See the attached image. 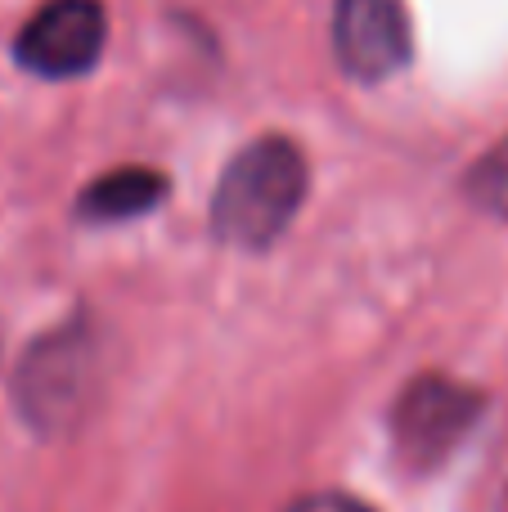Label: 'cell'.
I'll list each match as a JSON object with an SVG mask.
<instances>
[{
	"mask_svg": "<svg viewBox=\"0 0 508 512\" xmlns=\"http://www.w3.org/2000/svg\"><path fill=\"white\" fill-rule=\"evenodd\" d=\"M306 198V158L284 135H261L230 158L212 194V239L239 252H266L293 225Z\"/></svg>",
	"mask_w": 508,
	"mask_h": 512,
	"instance_id": "cell-1",
	"label": "cell"
},
{
	"mask_svg": "<svg viewBox=\"0 0 508 512\" xmlns=\"http://www.w3.org/2000/svg\"><path fill=\"white\" fill-rule=\"evenodd\" d=\"M104 387V346L86 319L50 328L14 369V409L36 436L59 441L90 418Z\"/></svg>",
	"mask_w": 508,
	"mask_h": 512,
	"instance_id": "cell-2",
	"label": "cell"
},
{
	"mask_svg": "<svg viewBox=\"0 0 508 512\" xmlns=\"http://www.w3.org/2000/svg\"><path fill=\"white\" fill-rule=\"evenodd\" d=\"M486 396L446 373H423L392 405V445L396 459L414 472H432L464 445L477 427Z\"/></svg>",
	"mask_w": 508,
	"mask_h": 512,
	"instance_id": "cell-3",
	"label": "cell"
},
{
	"mask_svg": "<svg viewBox=\"0 0 508 512\" xmlns=\"http://www.w3.org/2000/svg\"><path fill=\"white\" fill-rule=\"evenodd\" d=\"M108 41V14L99 0H45L14 36V59L41 81L86 77Z\"/></svg>",
	"mask_w": 508,
	"mask_h": 512,
	"instance_id": "cell-4",
	"label": "cell"
},
{
	"mask_svg": "<svg viewBox=\"0 0 508 512\" xmlns=\"http://www.w3.org/2000/svg\"><path fill=\"white\" fill-rule=\"evenodd\" d=\"M333 50L347 77L387 81L414 54L405 0H338L333 9Z\"/></svg>",
	"mask_w": 508,
	"mask_h": 512,
	"instance_id": "cell-5",
	"label": "cell"
},
{
	"mask_svg": "<svg viewBox=\"0 0 508 512\" xmlns=\"http://www.w3.org/2000/svg\"><path fill=\"white\" fill-rule=\"evenodd\" d=\"M171 185L162 171L153 167H117L104 171L99 180H90L77 194V221L86 225H122L140 221V216L158 212L167 203Z\"/></svg>",
	"mask_w": 508,
	"mask_h": 512,
	"instance_id": "cell-6",
	"label": "cell"
},
{
	"mask_svg": "<svg viewBox=\"0 0 508 512\" xmlns=\"http://www.w3.org/2000/svg\"><path fill=\"white\" fill-rule=\"evenodd\" d=\"M464 194L477 212H486V216H495V221L508 225V140H500L495 149H486L482 158L468 167Z\"/></svg>",
	"mask_w": 508,
	"mask_h": 512,
	"instance_id": "cell-7",
	"label": "cell"
},
{
	"mask_svg": "<svg viewBox=\"0 0 508 512\" xmlns=\"http://www.w3.org/2000/svg\"><path fill=\"white\" fill-rule=\"evenodd\" d=\"M288 512H374L369 504H360V499H351V495H306V499H297Z\"/></svg>",
	"mask_w": 508,
	"mask_h": 512,
	"instance_id": "cell-8",
	"label": "cell"
}]
</instances>
